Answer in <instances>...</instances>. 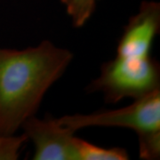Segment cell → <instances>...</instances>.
<instances>
[{"label": "cell", "mask_w": 160, "mask_h": 160, "mask_svg": "<svg viewBox=\"0 0 160 160\" xmlns=\"http://www.w3.org/2000/svg\"><path fill=\"white\" fill-rule=\"evenodd\" d=\"M73 52L49 40L23 50L0 47V134L12 135L36 115Z\"/></svg>", "instance_id": "cell-1"}, {"label": "cell", "mask_w": 160, "mask_h": 160, "mask_svg": "<svg viewBox=\"0 0 160 160\" xmlns=\"http://www.w3.org/2000/svg\"><path fill=\"white\" fill-rule=\"evenodd\" d=\"M160 90V65L153 57H116L103 63L99 77L86 87L102 92L105 102L117 103L124 98L146 96Z\"/></svg>", "instance_id": "cell-2"}, {"label": "cell", "mask_w": 160, "mask_h": 160, "mask_svg": "<svg viewBox=\"0 0 160 160\" xmlns=\"http://www.w3.org/2000/svg\"><path fill=\"white\" fill-rule=\"evenodd\" d=\"M56 119L74 131L93 126L127 128L133 130L137 135L160 131V90L134 99L132 104L121 109L65 115Z\"/></svg>", "instance_id": "cell-3"}, {"label": "cell", "mask_w": 160, "mask_h": 160, "mask_svg": "<svg viewBox=\"0 0 160 160\" xmlns=\"http://www.w3.org/2000/svg\"><path fill=\"white\" fill-rule=\"evenodd\" d=\"M24 134L34 145V160H79L76 131L61 125L57 119L36 115L22 126Z\"/></svg>", "instance_id": "cell-4"}, {"label": "cell", "mask_w": 160, "mask_h": 160, "mask_svg": "<svg viewBox=\"0 0 160 160\" xmlns=\"http://www.w3.org/2000/svg\"><path fill=\"white\" fill-rule=\"evenodd\" d=\"M160 30V5L143 1L138 12L132 16L120 37L117 55L143 58L150 56L155 38Z\"/></svg>", "instance_id": "cell-5"}, {"label": "cell", "mask_w": 160, "mask_h": 160, "mask_svg": "<svg viewBox=\"0 0 160 160\" xmlns=\"http://www.w3.org/2000/svg\"><path fill=\"white\" fill-rule=\"evenodd\" d=\"M79 160H127L129 155L123 148H103L78 138Z\"/></svg>", "instance_id": "cell-6"}, {"label": "cell", "mask_w": 160, "mask_h": 160, "mask_svg": "<svg viewBox=\"0 0 160 160\" xmlns=\"http://www.w3.org/2000/svg\"><path fill=\"white\" fill-rule=\"evenodd\" d=\"M76 28L83 27L91 18L96 0H61Z\"/></svg>", "instance_id": "cell-7"}, {"label": "cell", "mask_w": 160, "mask_h": 160, "mask_svg": "<svg viewBox=\"0 0 160 160\" xmlns=\"http://www.w3.org/2000/svg\"><path fill=\"white\" fill-rule=\"evenodd\" d=\"M140 158L146 160L159 159L160 131L150 132L138 135Z\"/></svg>", "instance_id": "cell-8"}, {"label": "cell", "mask_w": 160, "mask_h": 160, "mask_svg": "<svg viewBox=\"0 0 160 160\" xmlns=\"http://www.w3.org/2000/svg\"><path fill=\"white\" fill-rule=\"evenodd\" d=\"M27 142L28 138L24 133L19 136L0 134V160L18 159L21 149Z\"/></svg>", "instance_id": "cell-9"}]
</instances>
